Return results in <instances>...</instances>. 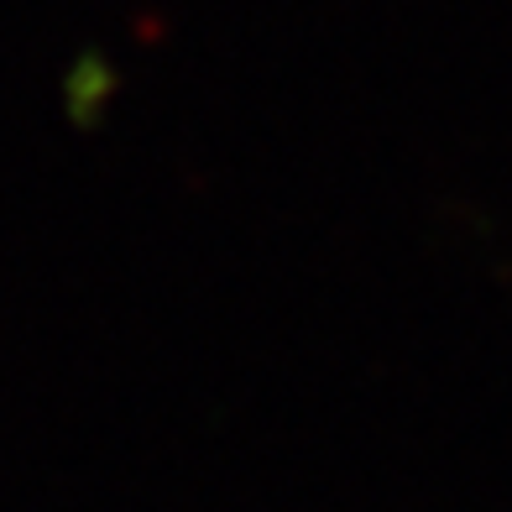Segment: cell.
I'll return each mask as SVG.
<instances>
[{"instance_id": "1", "label": "cell", "mask_w": 512, "mask_h": 512, "mask_svg": "<svg viewBox=\"0 0 512 512\" xmlns=\"http://www.w3.org/2000/svg\"><path fill=\"white\" fill-rule=\"evenodd\" d=\"M105 95H110V74L100 63L74 68V79H68V115H74V121H95Z\"/></svg>"}]
</instances>
